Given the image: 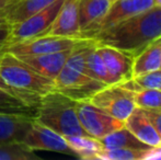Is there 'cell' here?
Returning a JSON list of instances; mask_svg holds the SVG:
<instances>
[{
    "label": "cell",
    "instance_id": "52a82bcc",
    "mask_svg": "<svg viewBox=\"0 0 161 160\" xmlns=\"http://www.w3.org/2000/svg\"><path fill=\"white\" fill-rule=\"evenodd\" d=\"M76 112L80 125L88 136L97 139L125 126L124 121L115 119L90 101H77Z\"/></svg>",
    "mask_w": 161,
    "mask_h": 160
},
{
    "label": "cell",
    "instance_id": "f546056e",
    "mask_svg": "<svg viewBox=\"0 0 161 160\" xmlns=\"http://www.w3.org/2000/svg\"><path fill=\"white\" fill-rule=\"evenodd\" d=\"M0 89L7 90V91H11V92H15V93H20V94H24V96H29V97H35V98H38V96H35V94H30V93H24V92L18 91V90H14L13 88H11L10 86H8L6 82L3 81L1 77H0Z\"/></svg>",
    "mask_w": 161,
    "mask_h": 160
},
{
    "label": "cell",
    "instance_id": "7a4b0ae2",
    "mask_svg": "<svg viewBox=\"0 0 161 160\" xmlns=\"http://www.w3.org/2000/svg\"><path fill=\"white\" fill-rule=\"evenodd\" d=\"M90 39H81L74 45L65 66L54 80V90L75 101H89L106 85L91 77L87 66V55L93 45Z\"/></svg>",
    "mask_w": 161,
    "mask_h": 160
},
{
    "label": "cell",
    "instance_id": "ba28073f",
    "mask_svg": "<svg viewBox=\"0 0 161 160\" xmlns=\"http://www.w3.org/2000/svg\"><path fill=\"white\" fill-rule=\"evenodd\" d=\"M81 39L75 37H63L55 35H40L32 39L24 40L11 44L9 46L2 47L1 53H11L15 56L23 55H43V54L57 53L67 51L74 47L78 41Z\"/></svg>",
    "mask_w": 161,
    "mask_h": 160
},
{
    "label": "cell",
    "instance_id": "9c48e42d",
    "mask_svg": "<svg viewBox=\"0 0 161 160\" xmlns=\"http://www.w3.org/2000/svg\"><path fill=\"white\" fill-rule=\"evenodd\" d=\"M153 6V0H114L108 12L94 26L82 34V39H92L97 33Z\"/></svg>",
    "mask_w": 161,
    "mask_h": 160
},
{
    "label": "cell",
    "instance_id": "83f0119b",
    "mask_svg": "<svg viewBox=\"0 0 161 160\" xmlns=\"http://www.w3.org/2000/svg\"><path fill=\"white\" fill-rule=\"evenodd\" d=\"M9 30H10V25L8 23H2L0 24V51H1L2 46L4 45L9 35Z\"/></svg>",
    "mask_w": 161,
    "mask_h": 160
},
{
    "label": "cell",
    "instance_id": "3957f363",
    "mask_svg": "<svg viewBox=\"0 0 161 160\" xmlns=\"http://www.w3.org/2000/svg\"><path fill=\"white\" fill-rule=\"evenodd\" d=\"M76 102L53 90L40 98L35 120L63 136L87 135L77 116Z\"/></svg>",
    "mask_w": 161,
    "mask_h": 160
},
{
    "label": "cell",
    "instance_id": "8992f818",
    "mask_svg": "<svg viewBox=\"0 0 161 160\" xmlns=\"http://www.w3.org/2000/svg\"><path fill=\"white\" fill-rule=\"evenodd\" d=\"M89 101L110 115L124 122L136 108L134 91L125 88L122 83L102 88Z\"/></svg>",
    "mask_w": 161,
    "mask_h": 160
},
{
    "label": "cell",
    "instance_id": "9a60e30c",
    "mask_svg": "<svg viewBox=\"0 0 161 160\" xmlns=\"http://www.w3.org/2000/svg\"><path fill=\"white\" fill-rule=\"evenodd\" d=\"M125 127L128 128L139 141L151 147H160L161 137L155 130L144 109L135 108L126 119Z\"/></svg>",
    "mask_w": 161,
    "mask_h": 160
},
{
    "label": "cell",
    "instance_id": "6da1fadb",
    "mask_svg": "<svg viewBox=\"0 0 161 160\" xmlns=\"http://www.w3.org/2000/svg\"><path fill=\"white\" fill-rule=\"evenodd\" d=\"M161 37V7L151 8L114 24L94 35V43L114 47L135 58L147 46Z\"/></svg>",
    "mask_w": 161,
    "mask_h": 160
},
{
    "label": "cell",
    "instance_id": "d6a6232c",
    "mask_svg": "<svg viewBox=\"0 0 161 160\" xmlns=\"http://www.w3.org/2000/svg\"><path fill=\"white\" fill-rule=\"evenodd\" d=\"M113 1H114V0H112V2H113Z\"/></svg>",
    "mask_w": 161,
    "mask_h": 160
},
{
    "label": "cell",
    "instance_id": "5b68a950",
    "mask_svg": "<svg viewBox=\"0 0 161 160\" xmlns=\"http://www.w3.org/2000/svg\"><path fill=\"white\" fill-rule=\"evenodd\" d=\"M64 1L65 0H56L48 7L38 11L35 14L31 15L28 19L18 22V23L11 24L8 39L2 47L9 46V45L14 44L20 41L29 40L32 37L46 34L52 23L55 20L59 9L62 8Z\"/></svg>",
    "mask_w": 161,
    "mask_h": 160
},
{
    "label": "cell",
    "instance_id": "d4e9b609",
    "mask_svg": "<svg viewBox=\"0 0 161 160\" xmlns=\"http://www.w3.org/2000/svg\"><path fill=\"white\" fill-rule=\"evenodd\" d=\"M134 102L136 108H140V109H160L161 91L155 89L139 88L134 91Z\"/></svg>",
    "mask_w": 161,
    "mask_h": 160
},
{
    "label": "cell",
    "instance_id": "5bb4252c",
    "mask_svg": "<svg viewBox=\"0 0 161 160\" xmlns=\"http://www.w3.org/2000/svg\"><path fill=\"white\" fill-rule=\"evenodd\" d=\"M40 98L0 89V114H17L35 118Z\"/></svg>",
    "mask_w": 161,
    "mask_h": 160
},
{
    "label": "cell",
    "instance_id": "f1b7e54d",
    "mask_svg": "<svg viewBox=\"0 0 161 160\" xmlns=\"http://www.w3.org/2000/svg\"><path fill=\"white\" fill-rule=\"evenodd\" d=\"M19 0H0V14H6V12Z\"/></svg>",
    "mask_w": 161,
    "mask_h": 160
},
{
    "label": "cell",
    "instance_id": "484cf974",
    "mask_svg": "<svg viewBox=\"0 0 161 160\" xmlns=\"http://www.w3.org/2000/svg\"><path fill=\"white\" fill-rule=\"evenodd\" d=\"M133 79L139 88L155 89L161 91V69L138 76V77H135Z\"/></svg>",
    "mask_w": 161,
    "mask_h": 160
},
{
    "label": "cell",
    "instance_id": "4fadbf2b",
    "mask_svg": "<svg viewBox=\"0 0 161 160\" xmlns=\"http://www.w3.org/2000/svg\"><path fill=\"white\" fill-rule=\"evenodd\" d=\"M70 49L43 55H23L18 57L41 76L54 81L65 66Z\"/></svg>",
    "mask_w": 161,
    "mask_h": 160
},
{
    "label": "cell",
    "instance_id": "ffe728a7",
    "mask_svg": "<svg viewBox=\"0 0 161 160\" xmlns=\"http://www.w3.org/2000/svg\"><path fill=\"white\" fill-rule=\"evenodd\" d=\"M100 141L104 149H115V148H133V149H150L151 146L142 143L125 126L110 133L102 137Z\"/></svg>",
    "mask_w": 161,
    "mask_h": 160
},
{
    "label": "cell",
    "instance_id": "1f68e13d",
    "mask_svg": "<svg viewBox=\"0 0 161 160\" xmlns=\"http://www.w3.org/2000/svg\"><path fill=\"white\" fill-rule=\"evenodd\" d=\"M153 4H155V6L161 7V0H153Z\"/></svg>",
    "mask_w": 161,
    "mask_h": 160
},
{
    "label": "cell",
    "instance_id": "836d02e7",
    "mask_svg": "<svg viewBox=\"0 0 161 160\" xmlns=\"http://www.w3.org/2000/svg\"><path fill=\"white\" fill-rule=\"evenodd\" d=\"M160 69H161V67H160Z\"/></svg>",
    "mask_w": 161,
    "mask_h": 160
},
{
    "label": "cell",
    "instance_id": "603a6c76",
    "mask_svg": "<svg viewBox=\"0 0 161 160\" xmlns=\"http://www.w3.org/2000/svg\"><path fill=\"white\" fill-rule=\"evenodd\" d=\"M38 157L22 141L0 144V160H37Z\"/></svg>",
    "mask_w": 161,
    "mask_h": 160
},
{
    "label": "cell",
    "instance_id": "ac0fdd59",
    "mask_svg": "<svg viewBox=\"0 0 161 160\" xmlns=\"http://www.w3.org/2000/svg\"><path fill=\"white\" fill-rule=\"evenodd\" d=\"M161 37L147 46L133 62V78L160 69Z\"/></svg>",
    "mask_w": 161,
    "mask_h": 160
},
{
    "label": "cell",
    "instance_id": "44dd1931",
    "mask_svg": "<svg viewBox=\"0 0 161 160\" xmlns=\"http://www.w3.org/2000/svg\"><path fill=\"white\" fill-rule=\"evenodd\" d=\"M54 1L56 0H19L6 12L4 14L6 22L11 25L23 21L48 7Z\"/></svg>",
    "mask_w": 161,
    "mask_h": 160
},
{
    "label": "cell",
    "instance_id": "4316f807",
    "mask_svg": "<svg viewBox=\"0 0 161 160\" xmlns=\"http://www.w3.org/2000/svg\"><path fill=\"white\" fill-rule=\"evenodd\" d=\"M145 110V109H144ZM147 116L150 120L155 130L161 137V108L160 109H147L145 110Z\"/></svg>",
    "mask_w": 161,
    "mask_h": 160
},
{
    "label": "cell",
    "instance_id": "4dcf8cb0",
    "mask_svg": "<svg viewBox=\"0 0 161 160\" xmlns=\"http://www.w3.org/2000/svg\"><path fill=\"white\" fill-rule=\"evenodd\" d=\"M6 23V18H4L3 14H0V24Z\"/></svg>",
    "mask_w": 161,
    "mask_h": 160
},
{
    "label": "cell",
    "instance_id": "30bf717a",
    "mask_svg": "<svg viewBox=\"0 0 161 160\" xmlns=\"http://www.w3.org/2000/svg\"><path fill=\"white\" fill-rule=\"evenodd\" d=\"M22 143L33 152L35 150H48V152H62L65 155L75 156L74 150L67 144L63 135L56 133L47 126L33 121L32 126L24 136ZM76 157V156H75Z\"/></svg>",
    "mask_w": 161,
    "mask_h": 160
},
{
    "label": "cell",
    "instance_id": "7c38bea8",
    "mask_svg": "<svg viewBox=\"0 0 161 160\" xmlns=\"http://www.w3.org/2000/svg\"><path fill=\"white\" fill-rule=\"evenodd\" d=\"M96 48L106 68L119 80V83H123L133 78L134 58L114 47L99 45L96 43Z\"/></svg>",
    "mask_w": 161,
    "mask_h": 160
},
{
    "label": "cell",
    "instance_id": "cb8c5ba5",
    "mask_svg": "<svg viewBox=\"0 0 161 160\" xmlns=\"http://www.w3.org/2000/svg\"><path fill=\"white\" fill-rule=\"evenodd\" d=\"M150 149H133V148H115L104 149L97 159L100 160H146L150 155Z\"/></svg>",
    "mask_w": 161,
    "mask_h": 160
},
{
    "label": "cell",
    "instance_id": "7402d4cb",
    "mask_svg": "<svg viewBox=\"0 0 161 160\" xmlns=\"http://www.w3.org/2000/svg\"><path fill=\"white\" fill-rule=\"evenodd\" d=\"M87 66L91 77L101 81L104 85L106 86L121 85L119 82V80L106 68L105 64L103 63L102 58L100 57L99 53H97L96 48V43H93V45H92V47L90 48L89 53L87 55Z\"/></svg>",
    "mask_w": 161,
    "mask_h": 160
},
{
    "label": "cell",
    "instance_id": "e0dca14e",
    "mask_svg": "<svg viewBox=\"0 0 161 160\" xmlns=\"http://www.w3.org/2000/svg\"><path fill=\"white\" fill-rule=\"evenodd\" d=\"M111 3V0H79L78 17L81 36L105 15Z\"/></svg>",
    "mask_w": 161,
    "mask_h": 160
},
{
    "label": "cell",
    "instance_id": "d6986e66",
    "mask_svg": "<svg viewBox=\"0 0 161 160\" xmlns=\"http://www.w3.org/2000/svg\"><path fill=\"white\" fill-rule=\"evenodd\" d=\"M64 137L70 148L74 150L75 156L80 159H97L100 154L104 150L100 139L88 135H74Z\"/></svg>",
    "mask_w": 161,
    "mask_h": 160
},
{
    "label": "cell",
    "instance_id": "8fae6325",
    "mask_svg": "<svg viewBox=\"0 0 161 160\" xmlns=\"http://www.w3.org/2000/svg\"><path fill=\"white\" fill-rule=\"evenodd\" d=\"M78 4L79 0H65L46 35L82 39L79 26Z\"/></svg>",
    "mask_w": 161,
    "mask_h": 160
},
{
    "label": "cell",
    "instance_id": "277c9868",
    "mask_svg": "<svg viewBox=\"0 0 161 160\" xmlns=\"http://www.w3.org/2000/svg\"><path fill=\"white\" fill-rule=\"evenodd\" d=\"M0 77L11 88L42 97L54 90V81L41 76L11 53L0 54Z\"/></svg>",
    "mask_w": 161,
    "mask_h": 160
},
{
    "label": "cell",
    "instance_id": "e575fe53",
    "mask_svg": "<svg viewBox=\"0 0 161 160\" xmlns=\"http://www.w3.org/2000/svg\"><path fill=\"white\" fill-rule=\"evenodd\" d=\"M111 1H112V0H111Z\"/></svg>",
    "mask_w": 161,
    "mask_h": 160
},
{
    "label": "cell",
    "instance_id": "2e32d148",
    "mask_svg": "<svg viewBox=\"0 0 161 160\" xmlns=\"http://www.w3.org/2000/svg\"><path fill=\"white\" fill-rule=\"evenodd\" d=\"M35 118L17 114H0V144L22 141Z\"/></svg>",
    "mask_w": 161,
    "mask_h": 160
}]
</instances>
